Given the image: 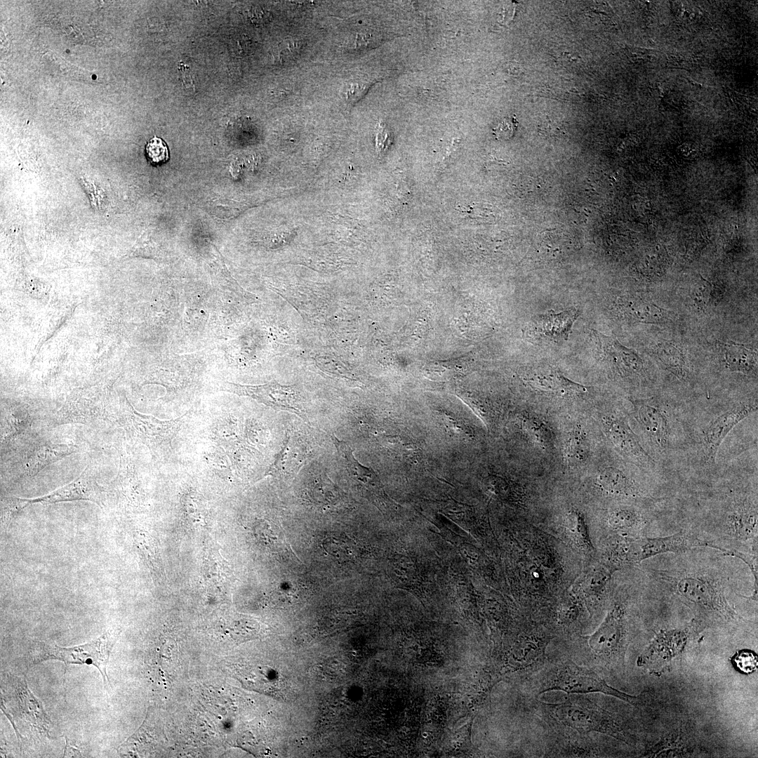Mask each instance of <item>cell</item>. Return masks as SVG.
Listing matches in <instances>:
<instances>
[{
	"label": "cell",
	"instance_id": "cell-1",
	"mask_svg": "<svg viewBox=\"0 0 758 758\" xmlns=\"http://www.w3.org/2000/svg\"><path fill=\"white\" fill-rule=\"evenodd\" d=\"M669 579L677 595L693 609L699 617L724 623L742 619L729 604L722 585L710 576L686 573Z\"/></svg>",
	"mask_w": 758,
	"mask_h": 758
},
{
	"label": "cell",
	"instance_id": "cell-2",
	"mask_svg": "<svg viewBox=\"0 0 758 758\" xmlns=\"http://www.w3.org/2000/svg\"><path fill=\"white\" fill-rule=\"evenodd\" d=\"M119 631L108 629L98 638L84 644L72 647H61L39 642L32 649L30 658L32 664L45 660H57L68 665H88L95 666L100 672L106 689L110 688L107 673V666L110 653L117 639Z\"/></svg>",
	"mask_w": 758,
	"mask_h": 758
},
{
	"label": "cell",
	"instance_id": "cell-3",
	"mask_svg": "<svg viewBox=\"0 0 758 758\" xmlns=\"http://www.w3.org/2000/svg\"><path fill=\"white\" fill-rule=\"evenodd\" d=\"M559 691L568 694L601 693L616 697L632 705L638 706L644 696H631L609 685L596 672L571 660L558 664L543 680L538 693Z\"/></svg>",
	"mask_w": 758,
	"mask_h": 758
},
{
	"label": "cell",
	"instance_id": "cell-4",
	"mask_svg": "<svg viewBox=\"0 0 758 758\" xmlns=\"http://www.w3.org/2000/svg\"><path fill=\"white\" fill-rule=\"evenodd\" d=\"M546 705L554 719L579 733L599 732L627 742L625 732L615 718L587 698L575 696Z\"/></svg>",
	"mask_w": 758,
	"mask_h": 758
},
{
	"label": "cell",
	"instance_id": "cell-5",
	"mask_svg": "<svg viewBox=\"0 0 758 758\" xmlns=\"http://www.w3.org/2000/svg\"><path fill=\"white\" fill-rule=\"evenodd\" d=\"M119 415L125 430L154 453L162 452L171 447L185 418L184 415L175 419L160 420L137 411L127 400L119 409Z\"/></svg>",
	"mask_w": 758,
	"mask_h": 758
},
{
	"label": "cell",
	"instance_id": "cell-6",
	"mask_svg": "<svg viewBox=\"0 0 758 758\" xmlns=\"http://www.w3.org/2000/svg\"><path fill=\"white\" fill-rule=\"evenodd\" d=\"M699 547L717 549L729 555L731 552V550L701 539L692 533L681 531L665 537H644L635 540L625 546L622 557L627 562L637 563L667 552H682Z\"/></svg>",
	"mask_w": 758,
	"mask_h": 758
},
{
	"label": "cell",
	"instance_id": "cell-7",
	"mask_svg": "<svg viewBox=\"0 0 758 758\" xmlns=\"http://www.w3.org/2000/svg\"><path fill=\"white\" fill-rule=\"evenodd\" d=\"M689 637L688 628L660 630L638 658L637 664L653 674L661 675L682 653Z\"/></svg>",
	"mask_w": 758,
	"mask_h": 758
},
{
	"label": "cell",
	"instance_id": "cell-8",
	"mask_svg": "<svg viewBox=\"0 0 758 758\" xmlns=\"http://www.w3.org/2000/svg\"><path fill=\"white\" fill-rule=\"evenodd\" d=\"M227 391L240 396L250 397L258 402L277 410L286 411L307 420L298 392L290 385L276 382L259 385L227 383Z\"/></svg>",
	"mask_w": 758,
	"mask_h": 758
},
{
	"label": "cell",
	"instance_id": "cell-9",
	"mask_svg": "<svg viewBox=\"0 0 758 758\" xmlns=\"http://www.w3.org/2000/svg\"><path fill=\"white\" fill-rule=\"evenodd\" d=\"M589 647L597 657L605 660H620L625 653L624 612L615 606L596 631L589 637Z\"/></svg>",
	"mask_w": 758,
	"mask_h": 758
},
{
	"label": "cell",
	"instance_id": "cell-10",
	"mask_svg": "<svg viewBox=\"0 0 758 758\" xmlns=\"http://www.w3.org/2000/svg\"><path fill=\"white\" fill-rule=\"evenodd\" d=\"M24 500L28 505L33 503L49 505L61 502L86 500L102 507L105 505L106 493L98 483L93 469L86 467L77 479L68 484L48 495L35 498H24Z\"/></svg>",
	"mask_w": 758,
	"mask_h": 758
},
{
	"label": "cell",
	"instance_id": "cell-11",
	"mask_svg": "<svg viewBox=\"0 0 758 758\" xmlns=\"http://www.w3.org/2000/svg\"><path fill=\"white\" fill-rule=\"evenodd\" d=\"M756 409L757 406L751 404L737 406L721 413L705 427L701 432V450L705 463H714L719 447L726 435Z\"/></svg>",
	"mask_w": 758,
	"mask_h": 758
},
{
	"label": "cell",
	"instance_id": "cell-12",
	"mask_svg": "<svg viewBox=\"0 0 758 758\" xmlns=\"http://www.w3.org/2000/svg\"><path fill=\"white\" fill-rule=\"evenodd\" d=\"M635 417L643 432L660 451L670 444L671 429L665 411L654 399H640L633 402Z\"/></svg>",
	"mask_w": 758,
	"mask_h": 758
},
{
	"label": "cell",
	"instance_id": "cell-13",
	"mask_svg": "<svg viewBox=\"0 0 758 758\" xmlns=\"http://www.w3.org/2000/svg\"><path fill=\"white\" fill-rule=\"evenodd\" d=\"M592 337L601 357L620 375L627 376L643 372L644 362L634 351L597 331H592Z\"/></svg>",
	"mask_w": 758,
	"mask_h": 758
},
{
	"label": "cell",
	"instance_id": "cell-14",
	"mask_svg": "<svg viewBox=\"0 0 758 758\" xmlns=\"http://www.w3.org/2000/svg\"><path fill=\"white\" fill-rule=\"evenodd\" d=\"M604 425L609 438L623 455L644 467L653 465V460L625 421L608 416L604 420Z\"/></svg>",
	"mask_w": 758,
	"mask_h": 758
},
{
	"label": "cell",
	"instance_id": "cell-15",
	"mask_svg": "<svg viewBox=\"0 0 758 758\" xmlns=\"http://www.w3.org/2000/svg\"><path fill=\"white\" fill-rule=\"evenodd\" d=\"M332 440L350 478L366 493L379 498H384L385 493L375 472L361 464L356 459L353 450L346 442L340 440L335 435L332 436Z\"/></svg>",
	"mask_w": 758,
	"mask_h": 758
},
{
	"label": "cell",
	"instance_id": "cell-16",
	"mask_svg": "<svg viewBox=\"0 0 758 758\" xmlns=\"http://www.w3.org/2000/svg\"><path fill=\"white\" fill-rule=\"evenodd\" d=\"M108 409L105 402L97 397L79 396L68 399L55 415L58 425L68 423L88 424L104 420Z\"/></svg>",
	"mask_w": 758,
	"mask_h": 758
},
{
	"label": "cell",
	"instance_id": "cell-17",
	"mask_svg": "<svg viewBox=\"0 0 758 758\" xmlns=\"http://www.w3.org/2000/svg\"><path fill=\"white\" fill-rule=\"evenodd\" d=\"M577 316L578 312L574 309L560 313L540 314L531 321L528 333L555 341L566 340Z\"/></svg>",
	"mask_w": 758,
	"mask_h": 758
},
{
	"label": "cell",
	"instance_id": "cell-18",
	"mask_svg": "<svg viewBox=\"0 0 758 758\" xmlns=\"http://www.w3.org/2000/svg\"><path fill=\"white\" fill-rule=\"evenodd\" d=\"M79 451L76 445L45 443L27 452L22 461L25 475L33 477L48 465Z\"/></svg>",
	"mask_w": 758,
	"mask_h": 758
},
{
	"label": "cell",
	"instance_id": "cell-19",
	"mask_svg": "<svg viewBox=\"0 0 758 758\" xmlns=\"http://www.w3.org/2000/svg\"><path fill=\"white\" fill-rule=\"evenodd\" d=\"M726 533L739 540H747L757 536V504L742 503L733 509L725 519Z\"/></svg>",
	"mask_w": 758,
	"mask_h": 758
},
{
	"label": "cell",
	"instance_id": "cell-20",
	"mask_svg": "<svg viewBox=\"0 0 758 758\" xmlns=\"http://www.w3.org/2000/svg\"><path fill=\"white\" fill-rule=\"evenodd\" d=\"M526 380L530 386L541 391L567 393L586 390L584 386L570 380L552 367H539L530 371Z\"/></svg>",
	"mask_w": 758,
	"mask_h": 758
},
{
	"label": "cell",
	"instance_id": "cell-21",
	"mask_svg": "<svg viewBox=\"0 0 758 758\" xmlns=\"http://www.w3.org/2000/svg\"><path fill=\"white\" fill-rule=\"evenodd\" d=\"M302 448L288 437L271 466L269 474L277 477H291L296 473L305 460Z\"/></svg>",
	"mask_w": 758,
	"mask_h": 758
},
{
	"label": "cell",
	"instance_id": "cell-22",
	"mask_svg": "<svg viewBox=\"0 0 758 758\" xmlns=\"http://www.w3.org/2000/svg\"><path fill=\"white\" fill-rule=\"evenodd\" d=\"M724 362L726 368L731 371L746 375H757V353L740 344H723Z\"/></svg>",
	"mask_w": 758,
	"mask_h": 758
},
{
	"label": "cell",
	"instance_id": "cell-23",
	"mask_svg": "<svg viewBox=\"0 0 758 758\" xmlns=\"http://www.w3.org/2000/svg\"><path fill=\"white\" fill-rule=\"evenodd\" d=\"M597 481L602 490L611 496H627L635 493L632 481L625 472L613 466L601 470L597 476Z\"/></svg>",
	"mask_w": 758,
	"mask_h": 758
},
{
	"label": "cell",
	"instance_id": "cell-24",
	"mask_svg": "<svg viewBox=\"0 0 758 758\" xmlns=\"http://www.w3.org/2000/svg\"><path fill=\"white\" fill-rule=\"evenodd\" d=\"M687 738L679 730L665 735L660 740L645 753L647 757H670L686 756L692 750L687 745Z\"/></svg>",
	"mask_w": 758,
	"mask_h": 758
},
{
	"label": "cell",
	"instance_id": "cell-25",
	"mask_svg": "<svg viewBox=\"0 0 758 758\" xmlns=\"http://www.w3.org/2000/svg\"><path fill=\"white\" fill-rule=\"evenodd\" d=\"M622 307L625 315L636 322L657 324L665 317V310L654 303L641 299L623 301Z\"/></svg>",
	"mask_w": 758,
	"mask_h": 758
},
{
	"label": "cell",
	"instance_id": "cell-26",
	"mask_svg": "<svg viewBox=\"0 0 758 758\" xmlns=\"http://www.w3.org/2000/svg\"><path fill=\"white\" fill-rule=\"evenodd\" d=\"M654 352L661 364L679 380L685 379L689 366L681 351L670 343H659Z\"/></svg>",
	"mask_w": 758,
	"mask_h": 758
},
{
	"label": "cell",
	"instance_id": "cell-27",
	"mask_svg": "<svg viewBox=\"0 0 758 758\" xmlns=\"http://www.w3.org/2000/svg\"><path fill=\"white\" fill-rule=\"evenodd\" d=\"M608 522L614 529L625 530L643 525L644 519L637 510L623 507L613 510L609 516Z\"/></svg>",
	"mask_w": 758,
	"mask_h": 758
},
{
	"label": "cell",
	"instance_id": "cell-28",
	"mask_svg": "<svg viewBox=\"0 0 758 758\" xmlns=\"http://www.w3.org/2000/svg\"><path fill=\"white\" fill-rule=\"evenodd\" d=\"M588 454V445L585 436L580 430L573 432L566 448L567 462L578 465L585 460Z\"/></svg>",
	"mask_w": 758,
	"mask_h": 758
},
{
	"label": "cell",
	"instance_id": "cell-29",
	"mask_svg": "<svg viewBox=\"0 0 758 758\" xmlns=\"http://www.w3.org/2000/svg\"><path fill=\"white\" fill-rule=\"evenodd\" d=\"M323 546L330 555L341 560L353 557L355 552V546L348 538L329 537L324 541Z\"/></svg>",
	"mask_w": 758,
	"mask_h": 758
},
{
	"label": "cell",
	"instance_id": "cell-30",
	"mask_svg": "<svg viewBox=\"0 0 758 758\" xmlns=\"http://www.w3.org/2000/svg\"><path fill=\"white\" fill-rule=\"evenodd\" d=\"M482 488L488 496L499 500H506L511 495V488L505 479L489 475L482 481Z\"/></svg>",
	"mask_w": 758,
	"mask_h": 758
},
{
	"label": "cell",
	"instance_id": "cell-31",
	"mask_svg": "<svg viewBox=\"0 0 758 758\" xmlns=\"http://www.w3.org/2000/svg\"><path fill=\"white\" fill-rule=\"evenodd\" d=\"M733 666L743 674H750L756 671L758 667L757 653L750 649L738 651L731 658Z\"/></svg>",
	"mask_w": 758,
	"mask_h": 758
},
{
	"label": "cell",
	"instance_id": "cell-32",
	"mask_svg": "<svg viewBox=\"0 0 758 758\" xmlns=\"http://www.w3.org/2000/svg\"><path fill=\"white\" fill-rule=\"evenodd\" d=\"M146 156L154 165L165 163L169 158L166 143L160 138L154 136L145 146Z\"/></svg>",
	"mask_w": 758,
	"mask_h": 758
},
{
	"label": "cell",
	"instance_id": "cell-33",
	"mask_svg": "<svg viewBox=\"0 0 758 758\" xmlns=\"http://www.w3.org/2000/svg\"><path fill=\"white\" fill-rule=\"evenodd\" d=\"M712 291L711 284L701 277V282L691 291V298L699 308L705 309L710 303Z\"/></svg>",
	"mask_w": 758,
	"mask_h": 758
},
{
	"label": "cell",
	"instance_id": "cell-34",
	"mask_svg": "<svg viewBox=\"0 0 758 758\" xmlns=\"http://www.w3.org/2000/svg\"><path fill=\"white\" fill-rule=\"evenodd\" d=\"M317 361L318 366L324 371L330 374H334L337 377L352 379L350 376L348 368L337 360L319 357Z\"/></svg>",
	"mask_w": 758,
	"mask_h": 758
},
{
	"label": "cell",
	"instance_id": "cell-35",
	"mask_svg": "<svg viewBox=\"0 0 758 758\" xmlns=\"http://www.w3.org/2000/svg\"><path fill=\"white\" fill-rule=\"evenodd\" d=\"M528 431L541 444H547L550 441V434L547 429L536 420H528Z\"/></svg>",
	"mask_w": 758,
	"mask_h": 758
},
{
	"label": "cell",
	"instance_id": "cell-36",
	"mask_svg": "<svg viewBox=\"0 0 758 758\" xmlns=\"http://www.w3.org/2000/svg\"><path fill=\"white\" fill-rule=\"evenodd\" d=\"M516 126L517 124L514 120L505 119L494 128V133L499 138L508 139L512 136Z\"/></svg>",
	"mask_w": 758,
	"mask_h": 758
},
{
	"label": "cell",
	"instance_id": "cell-37",
	"mask_svg": "<svg viewBox=\"0 0 758 758\" xmlns=\"http://www.w3.org/2000/svg\"><path fill=\"white\" fill-rule=\"evenodd\" d=\"M65 738V747L64 750L63 757H84L82 748L79 747L75 741L69 739L67 736Z\"/></svg>",
	"mask_w": 758,
	"mask_h": 758
},
{
	"label": "cell",
	"instance_id": "cell-38",
	"mask_svg": "<svg viewBox=\"0 0 758 758\" xmlns=\"http://www.w3.org/2000/svg\"><path fill=\"white\" fill-rule=\"evenodd\" d=\"M388 141H389L388 133L386 131V129L385 128L384 126H383V124H381L378 127V133H377L376 143H377V149H378V150L379 152H382L383 150H385V149L387 147Z\"/></svg>",
	"mask_w": 758,
	"mask_h": 758
},
{
	"label": "cell",
	"instance_id": "cell-39",
	"mask_svg": "<svg viewBox=\"0 0 758 758\" xmlns=\"http://www.w3.org/2000/svg\"><path fill=\"white\" fill-rule=\"evenodd\" d=\"M460 551L463 555L466 558V560L473 561L476 559V553L473 550V547L471 545L465 544L461 547Z\"/></svg>",
	"mask_w": 758,
	"mask_h": 758
}]
</instances>
